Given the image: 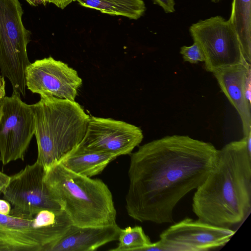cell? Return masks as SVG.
I'll return each mask as SVG.
<instances>
[{
  "label": "cell",
  "mask_w": 251,
  "mask_h": 251,
  "mask_svg": "<svg viewBox=\"0 0 251 251\" xmlns=\"http://www.w3.org/2000/svg\"><path fill=\"white\" fill-rule=\"evenodd\" d=\"M218 150L188 135H168L130 153L128 215L140 222L171 223L178 202L196 189L213 168Z\"/></svg>",
  "instance_id": "1"
},
{
  "label": "cell",
  "mask_w": 251,
  "mask_h": 251,
  "mask_svg": "<svg viewBox=\"0 0 251 251\" xmlns=\"http://www.w3.org/2000/svg\"><path fill=\"white\" fill-rule=\"evenodd\" d=\"M251 209V153L245 138L218 150L215 164L193 197L198 219L231 228L241 223Z\"/></svg>",
  "instance_id": "2"
},
{
  "label": "cell",
  "mask_w": 251,
  "mask_h": 251,
  "mask_svg": "<svg viewBox=\"0 0 251 251\" xmlns=\"http://www.w3.org/2000/svg\"><path fill=\"white\" fill-rule=\"evenodd\" d=\"M44 180L72 225L99 226L116 223L112 194L101 180L76 174L59 163L45 171Z\"/></svg>",
  "instance_id": "3"
},
{
  "label": "cell",
  "mask_w": 251,
  "mask_h": 251,
  "mask_svg": "<svg viewBox=\"0 0 251 251\" xmlns=\"http://www.w3.org/2000/svg\"><path fill=\"white\" fill-rule=\"evenodd\" d=\"M38 155L45 171L62 159L82 141L90 116L75 100L40 96L32 104Z\"/></svg>",
  "instance_id": "4"
},
{
  "label": "cell",
  "mask_w": 251,
  "mask_h": 251,
  "mask_svg": "<svg viewBox=\"0 0 251 251\" xmlns=\"http://www.w3.org/2000/svg\"><path fill=\"white\" fill-rule=\"evenodd\" d=\"M19 0H0V70L10 81L13 92L25 97V71L30 64L27 47L30 32L22 21Z\"/></svg>",
  "instance_id": "5"
},
{
  "label": "cell",
  "mask_w": 251,
  "mask_h": 251,
  "mask_svg": "<svg viewBox=\"0 0 251 251\" xmlns=\"http://www.w3.org/2000/svg\"><path fill=\"white\" fill-rule=\"evenodd\" d=\"M72 225L61 209L42 210L31 215L12 208L8 215L0 214V230L23 241L32 251H47Z\"/></svg>",
  "instance_id": "6"
},
{
  "label": "cell",
  "mask_w": 251,
  "mask_h": 251,
  "mask_svg": "<svg viewBox=\"0 0 251 251\" xmlns=\"http://www.w3.org/2000/svg\"><path fill=\"white\" fill-rule=\"evenodd\" d=\"M189 30L203 51L207 71L213 73L222 68L246 63L237 34L229 20L221 16L211 17L192 24Z\"/></svg>",
  "instance_id": "7"
},
{
  "label": "cell",
  "mask_w": 251,
  "mask_h": 251,
  "mask_svg": "<svg viewBox=\"0 0 251 251\" xmlns=\"http://www.w3.org/2000/svg\"><path fill=\"white\" fill-rule=\"evenodd\" d=\"M21 95L13 92L4 99L0 117V161L5 165L24 160L34 135L32 104L23 101Z\"/></svg>",
  "instance_id": "8"
},
{
  "label": "cell",
  "mask_w": 251,
  "mask_h": 251,
  "mask_svg": "<svg viewBox=\"0 0 251 251\" xmlns=\"http://www.w3.org/2000/svg\"><path fill=\"white\" fill-rule=\"evenodd\" d=\"M235 233L231 228L186 218L164 230L159 241L164 251H206L225 246Z\"/></svg>",
  "instance_id": "9"
},
{
  "label": "cell",
  "mask_w": 251,
  "mask_h": 251,
  "mask_svg": "<svg viewBox=\"0 0 251 251\" xmlns=\"http://www.w3.org/2000/svg\"><path fill=\"white\" fill-rule=\"evenodd\" d=\"M45 170L37 161L27 165L18 173L10 176L3 198L14 209L33 215L45 210L61 208L50 194L44 180Z\"/></svg>",
  "instance_id": "10"
},
{
  "label": "cell",
  "mask_w": 251,
  "mask_h": 251,
  "mask_svg": "<svg viewBox=\"0 0 251 251\" xmlns=\"http://www.w3.org/2000/svg\"><path fill=\"white\" fill-rule=\"evenodd\" d=\"M26 88L40 96L75 100L82 80L76 70L51 56L35 60L25 71Z\"/></svg>",
  "instance_id": "11"
},
{
  "label": "cell",
  "mask_w": 251,
  "mask_h": 251,
  "mask_svg": "<svg viewBox=\"0 0 251 251\" xmlns=\"http://www.w3.org/2000/svg\"><path fill=\"white\" fill-rule=\"evenodd\" d=\"M143 137L141 129L135 125L111 118L90 116L85 135L79 144L117 157L130 154Z\"/></svg>",
  "instance_id": "12"
},
{
  "label": "cell",
  "mask_w": 251,
  "mask_h": 251,
  "mask_svg": "<svg viewBox=\"0 0 251 251\" xmlns=\"http://www.w3.org/2000/svg\"><path fill=\"white\" fill-rule=\"evenodd\" d=\"M251 65L246 63L222 68L215 71L219 85L238 113L244 137L251 134V104L246 97V81Z\"/></svg>",
  "instance_id": "13"
},
{
  "label": "cell",
  "mask_w": 251,
  "mask_h": 251,
  "mask_svg": "<svg viewBox=\"0 0 251 251\" xmlns=\"http://www.w3.org/2000/svg\"><path fill=\"white\" fill-rule=\"evenodd\" d=\"M121 228L116 223L99 226H78L72 225L47 251H94L118 240Z\"/></svg>",
  "instance_id": "14"
},
{
  "label": "cell",
  "mask_w": 251,
  "mask_h": 251,
  "mask_svg": "<svg viewBox=\"0 0 251 251\" xmlns=\"http://www.w3.org/2000/svg\"><path fill=\"white\" fill-rule=\"evenodd\" d=\"M116 158L110 154L86 149L79 144L60 163L76 174L91 177L100 174Z\"/></svg>",
  "instance_id": "15"
},
{
  "label": "cell",
  "mask_w": 251,
  "mask_h": 251,
  "mask_svg": "<svg viewBox=\"0 0 251 251\" xmlns=\"http://www.w3.org/2000/svg\"><path fill=\"white\" fill-rule=\"evenodd\" d=\"M244 61L251 65V0H232L230 18Z\"/></svg>",
  "instance_id": "16"
},
{
  "label": "cell",
  "mask_w": 251,
  "mask_h": 251,
  "mask_svg": "<svg viewBox=\"0 0 251 251\" xmlns=\"http://www.w3.org/2000/svg\"><path fill=\"white\" fill-rule=\"evenodd\" d=\"M81 5L113 16L137 20L145 13L143 0H75Z\"/></svg>",
  "instance_id": "17"
},
{
  "label": "cell",
  "mask_w": 251,
  "mask_h": 251,
  "mask_svg": "<svg viewBox=\"0 0 251 251\" xmlns=\"http://www.w3.org/2000/svg\"><path fill=\"white\" fill-rule=\"evenodd\" d=\"M116 248L110 251H142L151 244L150 238L141 226H127L121 228Z\"/></svg>",
  "instance_id": "18"
},
{
  "label": "cell",
  "mask_w": 251,
  "mask_h": 251,
  "mask_svg": "<svg viewBox=\"0 0 251 251\" xmlns=\"http://www.w3.org/2000/svg\"><path fill=\"white\" fill-rule=\"evenodd\" d=\"M180 53L182 55L184 61L191 64H197L199 62H204L205 60L201 48L194 42L191 46L181 47Z\"/></svg>",
  "instance_id": "19"
},
{
  "label": "cell",
  "mask_w": 251,
  "mask_h": 251,
  "mask_svg": "<svg viewBox=\"0 0 251 251\" xmlns=\"http://www.w3.org/2000/svg\"><path fill=\"white\" fill-rule=\"evenodd\" d=\"M154 4L160 6L166 13H173L175 11V0H152Z\"/></svg>",
  "instance_id": "20"
},
{
  "label": "cell",
  "mask_w": 251,
  "mask_h": 251,
  "mask_svg": "<svg viewBox=\"0 0 251 251\" xmlns=\"http://www.w3.org/2000/svg\"><path fill=\"white\" fill-rule=\"evenodd\" d=\"M10 180V176L0 171V194H3Z\"/></svg>",
  "instance_id": "21"
},
{
  "label": "cell",
  "mask_w": 251,
  "mask_h": 251,
  "mask_svg": "<svg viewBox=\"0 0 251 251\" xmlns=\"http://www.w3.org/2000/svg\"><path fill=\"white\" fill-rule=\"evenodd\" d=\"M75 0H43L44 5L47 2L51 3L62 9H64L69 4Z\"/></svg>",
  "instance_id": "22"
},
{
  "label": "cell",
  "mask_w": 251,
  "mask_h": 251,
  "mask_svg": "<svg viewBox=\"0 0 251 251\" xmlns=\"http://www.w3.org/2000/svg\"><path fill=\"white\" fill-rule=\"evenodd\" d=\"M11 210L10 203L5 200L0 199V214L8 215Z\"/></svg>",
  "instance_id": "23"
},
{
  "label": "cell",
  "mask_w": 251,
  "mask_h": 251,
  "mask_svg": "<svg viewBox=\"0 0 251 251\" xmlns=\"http://www.w3.org/2000/svg\"><path fill=\"white\" fill-rule=\"evenodd\" d=\"M4 78L2 75H0V117L1 106L4 99L5 97V82Z\"/></svg>",
  "instance_id": "24"
},
{
  "label": "cell",
  "mask_w": 251,
  "mask_h": 251,
  "mask_svg": "<svg viewBox=\"0 0 251 251\" xmlns=\"http://www.w3.org/2000/svg\"><path fill=\"white\" fill-rule=\"evenodd\" d=\"M220 0H211V1L213 2H215V3L218 2Z\"/></svg>",
  "instance_id": "25"
},
{
  "label": "cell",
  "mask_w": 251,
  "mask_h": 251,
  "mask_svg": "<svg viewBox=\"0 0 251 251\" xmlns=\"http://www.w3.org/2000/svg\"><path fill=\"white\" fill-rule=\"evenodd\" d=\"M40 0L41 2V4H42L43 3L42 0Z\"/></svg>",
  "instance_id": "26"
}]
</instances>
